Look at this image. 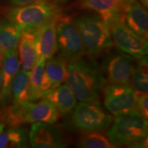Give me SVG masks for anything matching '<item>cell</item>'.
<instances>
[{
	"label": "cell",
	"mask_w": 148,
	"mask_h": 148,
	"mask_svg": "<svg viewBox=\"0 0 148 148\" xmlns=\"http://www.w3.org/2000/svg\"><path fill=\"white\" fill-rule=\"evenodd\" d=\"M66 84L81 101L98 100L106 81L93 61L79 60L67 62Z\"/></svg>",
	"instance_id": "1"
},
{
	"label": "cell",
	"mask_w": 148,
	"mask_h": 148,
	"mask_svg": "<svg viewBox=\"0 0 148 148\" xmlns=\"http://www.w3.org/2000/svg\"><path fill=\"white\" fill-rule=\"evenodd\" d=\"M72 18L90 58H99L112 49L114 44L110 28L97 14H84Z\"/></svg>",
	"instance_id": "2"
},
{
	"label": "cell",
	"mask_w": 148,
	"mask_h": 148,
	"mask_svg": "<svg viewBox=\"0 0 148 148\" xmlns=\"http://www.w3.org/2000/svg\"><path fill=\"white\" fill-rule=\"evenodd\" d=\"M59 113L51 103L42 99L38 102L27 101L18 105L4 107L0 112V119L9 126H17L24 123L36 122L54 123Z\"/></svg>",
	"instance_id": "3"
},
{
	"label": "cell",
	"mask_w": 148,
	"mask_h": 148,
	"mask_svg": "<svg viewBox=\"0 0 148 148\" xmlns=\"http://www.w3.org/2000/svg\"><path fill=\"white\" fill-rule=\"evenodd\" d=\"M60 14V9L54 3L39 0L30 4L10 9L5 13V18L22 32L36 29Z\"/></svg>",
	"instance_id": "4"
},
{
	"label": "cell",
	"mask_w": 148,
	"mask_h": 148,
	"mask_svg": "<svg viewBox=\"0 0 148 148\" xmlns=\"http://www.w3.org/2000/svg\"><path fill=\"white\" fill-rule=\"evenodd\" d=\"M108 131V137L116 145H127L147 138V120L137 111L116 116Z\"/></svg>",
	"instance_id": "5"
},
{
	"label": "cell",
	"mask_w": 148,
	"mask_h": 148,
	"mask_svg": "<svg viewBox=\"0 0 148 148\" xmlns=\"http://www.w3.org/2000/svg\"><path fill=\"white\" fill-rule=\"evenodd\" d=\"M113 116L106 112L99 100L82 101L72 110L71 124L84 132L101 131L110 127Z\"/></svg>",
	"instance_id": "6"
},
{
	"label": "cell",
	"mask_w": 148,
	"mask_h": 148,
	"mask_svg": "<svg viewBox=\"0 0 148 148\" xmlns=\"http://www.w3.org/2000/svg\"><path fill=\"white\" fill-rule=\"evenodd\" d=\"M58 50L66 62L82 58L86 54L80 35L73 18L59 15L56 22Z\"/></svg>",
	"instance_id": "7"
},
{
	"label": "cell",
	"mask_w": 148,
	"mask_h": 148,
	"mask_svg": "<svg viewBox=\"0 0 148 148\" xmlns=\"http://www.w3.org/2000/svg\"><path fill=\"white\" fill-rule=\"evenodd\" d=\"M136 65L135 58L121 51L109 50L103 54L101 71L110 84L128 85Z\"/></svg>",
	"instance_id": "8"
},
{
	"label": "cell",
	"mask_w": 148,
	"mask_h": 148,
	"mask_svg": "<svg viewBox=\"0 0 148 148\" xmlns=\"http://www.w3.org/2000/svg\"><path fill=\"white\" fill-rule=\"evenodd\" d=\"M109 28L113 44L120 51L136 60L147 58V40L129 28L123 19L112 23Z\"/></svg>",
	"instance_id": "9"
},
{
	"label": "cell",
	"mask_w": 148,
	"mask_h": 148,
	"mask_svg": "<svg viewBox=\"0 0 148 148\" xmlns=\"http://www.w3.org/2000/svg\"><path fill=\"white\" fill-rule=\"evenodd\" d=\"M103 90L104 106L114 116L122 115L136 110L138 95L128 85L109 84L105 86Z\"/></svg>",
	"instance_id": "10"
},
{
	"label": "cell",
	"mask_w": 148,
	"mask_h": 148,
	"mask_svg": "<svg viewBox=\"0 0 148 148\" xmlns=\"http://www.w3.org/2000/svg\"><path fill=\"white\" fill-rule=\"evenodd\" d=\"M28 140L34 148H64L68 146L67 138L63 131L52 123H33Z\"/></svg>",
	"instance_id": "11"
},
{
	"label": "cell",
	"mask_w": 148,
	"mask_h": 148,
	"mask_svg": "<svg viewBox=\"0 0 148 148\" xmlns=\"http://www.w3.org/2000/svg\"><path fill=\"white\" fill-rule=\"evenodd\" d=\"M1 65L2 85L0 89V105L5 106L11 101V85L21 66L18 49L3 53Z\"/></svg>",
	"instance_id": "12"
},
{
	"label": "cell",
	"mask_w": 148,
	"mask_h": 148,
	"mask_svg": "<svg viewBox=\"0 0 148 148\" xmlns=\"http://www.w3.org/2000/svg\"><path fill=\"white\" fill-rule=\"evenodd\" d=\"M79 8L97 14L108 25L123 19L124 5L119 0H79Z\"/></svg>",
	"instance_id": "13"
},
{
	"label": "cell",
	"mask_w": 148,
	"mask_h": 148,
	"mask_svg": "<svg viewBox=\"0 0 148 148\" xmlns=\"http://www.w3.org/2000/svg\"><path fill=\"white\" fill-rule=\"evenodd\" d=\"M123 5V22L135 33L147 39L148 15L146 9L137 0H128Z\"/></svg>",
	"instance_id": "14"
},
{
	"label": "cell",
	"mask_w": 148,
	"mask_h": 148,
	"mask_svg": "<svg viewBox=\"0 0 148 148\" xmlns=\"http://www.w3.org/2000/svg\"><path fill=\"white\" fill-rule=\"evenodd\" d=\"M18 47L21 70L29 71L39 60L36 29L22 31Z\"/></svg>",
	"instance_id": "15"
},
{
	"label": "cell",
	"mask_w": 148,
	"mask_h": 148,
	"mask_svg": "<svg viewBox=\"0 0 148 148\" xmlns=\"http://www.w3.org/2000/svg\"><path fill=\"white\" fill-rule=\"evenodd\" d=\"M57 18L46 22L36 29L39 59L46 60L54 56L58 51L56 29Z\"/></svg>",
	"instance_id": "16"
},
{
	"label": "cell",
	"mask_w": 148,
	"mask_h": 148,
	"mask_svg": "<svg viewBox=\"0 0 148 148\" xmlns=\"http://www.w3.org/2000/svg\"><path fill=\"white\" fill-rule=\"evenodd\" d=\"M45 59H39L29 71V101L41 99L53 89L45 71Z\"/></svg>",
	"instance_id": "17"
},
{
	"label": "cell",
	"mask_w": 148,
	"mask_h": 148,
	"mask_svg": "<svg viewBox=\"0 0 148 148\" xmlns=\"http://www.w3.org/2000/svg\"><path fill=\"white\" fill-rule=\"evenodd\" d=\"M42 99L49 101L62 116L71 112L77 104L76 97L66 84L51 89Z\"/></svg>",
	"instance_id": "18"
},
{
	"label": "cell",
	"mask_w": 148,
	"mask_h": 148,
	"mask_svg": "<svg viewBox=\"0 0 148 148\" xmlns=\"http://www.w3.org/2000/svg\"><path fill=\"white\" fill-rule=\"evenodd\" d=\"M28 142L27 129L20 125L10 126L0 133V148L27 147Z\"/></svg>",
	"instance_id": "19"
},
{
	"label": "cell",
	"mask_w": 148,
	"mask_h": 148,
	"mask_svg": "<svg viewBox=\"0 0 148 148\" xmlns=\"http://www.w3.org/2000/svg\"><path fill=\"white\" fill-rule=\"evenodd\" d=\"M66 60L60 56L50 57L45 62V71L50 81L52 88L62 84L67 75Z\"/></svg>",
	"instance_id": "20"
},
{
	"label": "cell",
	"mask_w": 148,
	"mask_h": 148,
	"mask_svg": "<svg viewBox=\"0 0 148 148\" xmlns=\"http://www.w3.org/2000/svg\"><path fill=\"white\" fill-rule=\"evenodd\" d=\"M21 30L7 19H0V52L18 49Z\"/></svg>",
	"instance_id": "21"
},
{
	"label": "cell",
	"mask_w": 148,
	"mask_h": 148,
	"mask_svg": "<svg viewBox=\"0 0 148 148\" xmlns=\"http://www.w3.org/2000/svg\"><path fill=\"white\" fill-rule=\"evenodd\" d=\"M29 71H18L11 85L12 105H18L29 101Z\"/></svg>",
	"instance_id": "22"
},
{
	"label": "cell",
	"mask_w": 148,
	"mask_h": 148,
	"mask_svg": "<svg viewBox=\"0 0 148 148\" xmlns=\"http://www.w3.org/2000/svg\"><path fill=\"white\" fill-rule=\"evenodd\" d=\"M129 86L137 95L147 94V58L138 60V62L136 63L134 69L131 74Z\"/></svg>",
	"instance_id": "23"
},
{
	"label": "cell",
	"mask_w": 148,
	"mask_h": 148,
	"mask_svg": "<svg viewBox=\"0 0 148 148\" xmlns=\"http://www.w3.org/2000/svg\"><path fill=\"white\" fill-rule=\"evenodd\" d=\"M76 145L83 148H115L117 146L112 143L108 137L100 131L85 132L78 138Z\"/></svg>",
	"instance_id": "24"
},
{
	"label": "cell",
	"mask_w": 148,
	"mask_h": 148,
	"mask_svg": "<svg viewBox=\"0 0 148 148\" xmlns=\"http://www.w3.org/2000/svg\"><path fill=\"white\" fill-rule=\"evenodd\" d=\"M136 110L144 119L148 118V97L147 94L138 95L136 102Z\"/></svg>",
	"instance_id": "25"
},
{
	"label": "cell",
	"mask_w": 148,
	"mask_h": 148,
	"mask_svg": "<svg viewBox=\"0 0 148 148\" xmlns=\"http://www.w3.org/2000/svg\"><path fill=\"white\" fill-rule=\"evenodd\" d=\"M38 1L39 0H8L10 4L14 7L23 6V5L30 4V3H34Z\"/></svg>",
	"instance_id": "26"
},
{
	"label": "cell",
	"mask_w": 148,
	"mask_h": 148,
	"mask_svg": "<svg viewBox=\"0 0 148 148\" xmlns=\"http://www.w3.org/2000/svg\"><path fill=\"white\" fill-rule=\"evenodd\" d=\"M137 1L147 10L148 7V0H137Z\"/></svg>",
	"instance_id": "27"
},
{
	"label": "cell",
	"mask_w": 148,
	"mask_h": 148,
	"mask_svg": "<svg viewBox=\"0 0 148 148\" xmlns=\"http://www.w3.org/2000/svg\"><path fill=\"white\" fill-rule=\"evenodd\" d=\"M4 127H5V124L2 121H1V119H0V133L2 132V130L4 129Z\"/></svg>",
	"instance_id": "28"
},
{
	"label": "cell",
	"mask_w": 148,
	"mask_h": 148,
	"mask_svg": "<svg viewBox=\"0 0 148 148\" xmlns=\"http://www.w3.org/2000/svg\"><path fill=\"white\" fill-rule=\"evenodd\" d=\"M1 85H2V71L0 68V89L1 88Z\"/></svg>",
	"instance_id": "29"
},
{
	"label": "cell",
	"mask_w": 148,
	"mask_h": 148,
	"mask_svg": "<svg viewBox=\"0 0 148 148\" xmlns=\"http://www.w3.org/2000/svg\"><path fill=\"white\" fill-rule=\"evenodd\" d=\"M56 2L60 3H65L69 2V1H71V0H55Z\"/></svg>",
	"instance_id": "30"
},
{
	"label": "cell",
	"mask_w": 148,
	"mask_h": 148,
	"mask_svg": "<svg viewBox=\"0 0 148 148\" xmlns=\"http://www.w3.org/2000/svg\"><path fill=\"white\" fill-rule=\"evenodd\" d=\"M2 56L3 54L0 52V66H1V59H2Z\"/></svg>",
	"instance_id": "31"
},
{
	"label": "cell",
	"mask_w": 148,
	"mask_h": 148,
	"mask_svg": "<svg viewBox=\"0 0 148 148\" xmlns=\"http://www.w3.org/2000/svg\"><path fill=\"white\" fill-rule=\"evenodd\" d=\"M119 1H121V2H123V3H124L125 2H126V1H128V0H119Z\"/></svg>",
	"instance_id": "32"
}]
</instances>
